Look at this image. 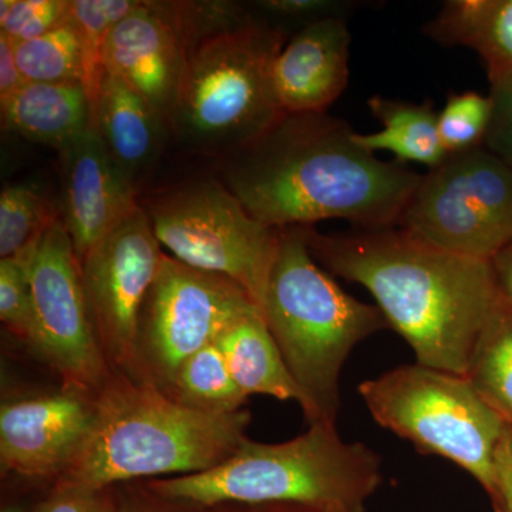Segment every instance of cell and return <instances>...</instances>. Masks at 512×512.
Wrapping results in <instances>:
<instances>
[{"mask_svg":"<svg viewBox=\"0 0 512 512\" xmlns=\"http://www.w3.org/2000/svg\"><path fill=\"white\" fill-rule=\"evenodd\" d=\"M308 245L329 274L369 291L416 363L466 376L500 305L493 262L451 254L397 227L326 235L311 227Z\"/></svg>","mask_w":512,"mask_h":512,"instance_id":"cell-2","label":"cell"},{"mask_svg":"<svg viewBox=\"0 0 512 512\" xmlns=\"http://www.w3.org/2000/svg\"><path fill=\"white\" fill-rule=\"evenodd\" d=\"M191 512H340L329 508L303 504L220 505L212 508H191Z\"/></svg>","mask_w":512,"mask_h":512,"instance_id":"cell-36","label":"cell"},{"mask_svg":"<svg viewBox=\"0 0 512 512\" xmlns=\"http://www.w3.org/2000/svg\"><path fill=\"white\" fill-rule=\"evenodd\" d=\"M33 336L30 348L63 386L96 396L111 376L87 306L82 268L62 218L37 245L30 269Z\"/></svg>","mask_w":512,"mask_h":512,"instance_id":"cell-11","label":"cell"},{"mask_svg":"<svg viewBox=\"0 0 512 512\" xmlns=\"http://www.w3.org/2000/svg\"><path fill=\"white\" fill-rule=\"evenodd\" d=\"M383 481L382 460L363 443H348L338 427L316 423L285 443L242 441L234 456L202 473L160 478L151 493L191 508L303 504L363 512Z\"/></svg>","mask_w":512,"mask_h":512,"instance_id":"cell-4","label":"cell"},{"mask_svg":"<svg viewBox=\"0 0 512 512\" xmlns=\"http://www.w3.org/2000/svg\"><path fill=\"white\" fill-rule=\"evenodd\" d=\"M164 256L150 217L138 204L80 262L94 332L111 372L130 370L138 316Z\"/></svg>","mask_w":512,"mask_h":512,"instance_id":"cell-12","label":"cell"},{"mask_svg":"<svg viewBox=\"0 0 512 512\" xmlns=\"http://www.w3.org/2000/svg\"><path fill=\"white\" fill-rule=\"evenodd\" d=\"M215 342L224 353L239 389L248 397L264 394L278 400H295L302 406L301 390L286 366L261 309H252L232 320Z\"/></svg>","mask_w":512,"mask_h":512,"instance_id":"cell-19","label":"cell"},{"mask_svg":"<svg viewBox=\"0 0 512 512\" xmlns=\"http://www.w3.org/2000/svg\"><path fill=\"white\" fill-rule=\"evenodd\" d=\"M93 417L94 396L73 387L8 400L0 407L2 470L59 480L89 436Z\"/></svg>","mask_w":512,"mask_h":512,"instance_id":"cell-13","label":"cell"},{"mask_svg":"<svg viewBox=\"0 0 512 512\" xmlns=\"http://www.w3.org/2000/svg\"><path fill=\"white\" fill-rule=\"evenodd\" d=\"M62 215L39 188L15 184L0 195V259L10 258L42 239Z\"/></svg>","mask_w":512,"mask_h":512,"instance_id":"cell-26","label":"cell"},{"mask_svg":"<svg viewBox=\"0 0 512 512\" xmlns=\"http://www.w3.org/2000/svg\"><path fill=\"white\" fill-rule=\"evenodd\" d=\"M2 512H23V510L18 505H9V507L3 508Z\"/></svg>","mask_w":512,"mask_h":512,"instance_id":"cell-38","label":"cell"},{"mask_svg":"<svg viewBox=\"0 0 512 512\" xmlns=\"http://www.w3.org/2000/svg\"><path fill=\"white\" fill-rule=\"evenodd\" d=\"M309 229H281L261 312L301 390L309 426H336L343 365L356 345L389 325L376 305L343 291L315 261Z\"/></svg>","mask_w":512,"mask_h":512,"instance_id":"cell-5","label":"cell"},{"mask_svg":"<svg viewBox=\"0 0 512 512\" xmlns=\"http://www.w3.org/2000/svg\"><path fill=\"white\" fill-rule=\"evenodd\" d=\"M252 309L259 308L237 282L165 255L141 306L126 376L167 393L188 357Z\"/></svg>","mask_w":512,"mask_h":512,"instance_id":"cell-10","label":"cell"},{"mask_svg":"<svg viewBox=\"0 0 512 512\" xmlns=\"http://www.w3.org/2000/svg\"><path fill=\"white\" fill-rule=\"evenodd\" d=\"M111 488L92 490L56 484L53 494L40 505L37 512H113Z\"/></svg>","mask_w":512,"mask_h":512,"instance_id":"cell-31","label":"cell"},{"mask_svg":"<svg viewBox=\"0 0 512 512\" xmlns=\"http://www.w3.org/2000/svg\"><path fill=\"white\" fill-rule=\"evenodd\" d=\"M249 423L247 409L200 412L113 372L94 396L89 436L56 484L103 490L138 478L202 473L234 456Z\"/></svg>","mask_w":512,"mask_h":512,"instance_id":"cell-3","label":"cell"},{"mask_svg":"<svg viewBox=\"0 0 512 512\" xmlns=\"http://www.w3.org/2000/svg\"><path fill=\"white\" fill-rule=\"evenodd\" d=\"M141 5V0H70V23L83 52V87L92 110L104 73V46L111 29Z\"/></svg>","mask_w":512,"mask_h":512,"instance_id":"cell-24","label":"cell"},{"mask_svg":"<svg viewBox=\"0 0 512 512\" xmlns=\"http://www.w3.org/2000/svg\"><path fill=\"white\" fill-rule=\"evenodd\" d=\"M187 47L173 2H141L126 19L111 29L104 46V69L170 120L181 79Z\"/></svg>","mask_w":512,"mask_h":512,"instance_id":"cell-14","label":"cell"},{"mask_svg":"<svg viewBox=\"0 0 512 512\" xmlns=\"http://www.w3.org/2000/svg\"><path fill=\"white\" fill-rule=\"evenodd\" d=\"M355 136L348 121L328 113H285L264 136L225 158V187L271 228L326 220L397 227L421 175L380 160Z\"/></svg>","mask_w":512,"mask_h":512,"instance_id":"cell-1","label":"cell"},{"mask_svg":"<svg viewBox=\"0 0 512 512\" xmlns=\"http://www.w3.org/2000/svg\"><path fill=\"white\" fill-rule=\"evenodd\" d=\"M161 247L183 264L237 282L261 309L281 229L261 224L218 181H197L144 207Z\"/></svg>","mask_w":512,"mask_h":512,"instance_id":"cell-8","label":"cell"},{"mask_svg":"<svg viewBox=\"0 0 512 512\" xmlns=\"http://www.w3.org/2000/svg\"><path fill=\"white\" fill-rule=\"evenodd\" d=\"M497 512H512V426L507 429L495 456V487L490 495Z\"/></svg>","mask_w":512,"mask_h":512,"instance_id":"cell-33","label":"cell"},{"mask_svg":"<svg viewBox=\"0 0 512 512\" xmlns=\"http://www.w3.org/2000/svg\"><path fill=\"white\" fill-rule=\"evenodd\" d=\"M25 84V77L16 62L13 42L0 33V106L12 99Z\"/></svg>","mask_w":512,"mask_h":512,"instance_id":"cell-34","label":"cell"},{"mask_svg":"<svg viewBox=\"0 0 512 512\" xmlns=\"http://www.w3.org/2000/svg\"><path fill=\"white\" fill-rule=\"evenodd\" d=\"M491 114L484 147L512 168V69H487Z\"/></svg>","mask_w":512,"mask_h":512,"instance_id":"cell-30","label":"cell"},{"mask_svg":"<svg viewBox=\"0 0 512 512\" xmlns=\"http://www.w3.org/2000/svg\"><path fill=\"white\" fill-rule=\"evenodd\" d=\"M39 242L10 258L0 259V319L13 335L28 345L33 336L30 269Z\"/></svg>","mask_w":512,"mask_h":512,"instance_id":"cell-28","label":"cell"},{"mask_svg":"<svg viewBox=\"0 0 512 512\" xmlns=\"http://www.w3.org/2000/svg\"><path fill=\"white\" fill-rule=\"evenodd\" d=\"M397 228L451 254L493 261L512 242V168L484 146L450 154L421 175Z\"/></svg>","mask_w":512,"mask_h":512,"instance_id":"cell-9","label":"cell"},{"mask_svg":"<svg viewBox=\"0 0 512 512\" xmlns=\"http://www.w3.org/2000/svg\"><path fill=\"white\" fill-rule=\"evenodd\" d=\"M165 394L185 407L215 414L239 412L248 400L229 372L217 342L188 357Z\"/></svg>","mask_w":512,"mask_h":512,"instance_id":"cell-22","label":"cell"},{"mask_svg":"<svg viewBox=\"0 0 512 512\" xmlns=\"http://www.w3.org/2000/svg\"><path fill=\"white\" fill-rule=\"evenodd\" d=\"M167 127L143 96L119 77L104 73L93 106V130L133 184L156 163Z\"/></svg>","mask_w":512,"mask_h":512,"instance_id":"cell-17","label":"cell"},{"mask_svg":"<svg viewBox=\"0 0 512 512\" xmlns=\"http://www.w3.org/2000/svg\"><path fill=\"white\" fill-rule=\"evenodd\" d=\"M70 22V0H2L0 33L13 43L47 35Z\"/></svg>","mask_w":512,"mask_h":512,"instance_id":"cell-29","label":"cell"},{"mask_svg":"<svg viewBox=\"0 0 512 512\" xmlns=\"http://www.w3.org/2000/svg\"><path fill=\"white\" fill-rule=\"evenodd\" d=\"M362 6L360 2H336V0H264L256 2V8L282 19L309 20V23L330 16H345L349 10Z\"/></svg>","mask_w":512,"mask_h":512,"instance_id":"cell-32","label":"cell"},{"mask_svg":"<svg viewBox=\"0 0 512 512\" xmlns=\"http://www.w3.org/2000/svg\"><path fill=\"white\" fill-rule=\"evenodd\" d=\"M491 262L501 305L512 309V242L500 254L495 255Z\"/></svg>","mask_w":512,"mask_h":512,"instance_id":"cell-37","label":"cell"},{"mask_svg":"<svg viewBox=\"0 0 512 512\" xmlns=\"http://www.w3.org/2000/svg\"><path fill=\"white\" fill-rule=\"evenodd\" d=\"M352 36L345 16L309 23L285 43L274 64V86L289 114L326 113L348 87Z\"/></svg>","mask_w":512,"mask_h":512,"instance_id":"cell-16","label":"cell"},{"mask_svg":"<svg viewBox=\"0 0 512 512\" xmlns=\"http://www.w3.org/2000/svg\"><path fill=\"white\" fill-rule=\"evenodd\" d=\"M180 504L171 503L144 487L141 493L113 494V512H181Z\"/></svg>","mask_w":512,"mask_h":512,"instance_id":"cell-35","label":"cell"},{"mask_svg":"<svg viewBox=\"0 0 512 512\" xmlns=\"http://www.w3.org/2000/svg\"><path fill=\"white\" fill-rule=\"evenodd\" d=\"M13 47L26 82L83 84L82 43L72 23Z\"/></svg>","mask_w":512,"mask_h":512,"instance_id":"cell-25","label":"cell"},{"mask_svg":"<svg viewBox=\"0 0 512 512\" xmlns=\"http://www.w3.org/2000/svg\"><path fill=\"white\" fill-rule=\"evenodd\" d=\"M466 377L512 426V309L501 302L478 339Z\"/></svg>","mask_w":512,"mask_h":512,"instance_id":"cell-23","label":"cell"},{"mask_svg":"<svg viewBox=\"0 0 512 512\" xmlns=\"http://www.w3.org/2000/svg\"><path fill=\"white\" fill-rule=\"evenodd\" d=\"M284 30L249 16L187 43L168 127L183 143L225 158L264 136L284 116L274 64Z\"/></svg>","mask_w":512,"mask_h":512,"instance_id":"cell-6","label":"cell"},{"mask_svg":"<svg viewBox=\"0 0 512 512\" xmlns=\"http://www.w3.org/2000/svg\"><path fill=\"white\" fill-rule=\"evenodd\" d=\"M367 106L382 128L369 134L356 131L360 147L370 153L389 151L399 163L426 165L430 170L446 161L448 153L441 143L439 113L430 100L417 104L373 96Z\"/></svg>","mask_w":512,"mask_h":512,"instance_id":"cell-21","label":"cell"},{"mask_svg":"<svg viewBox=\"0 0 512 512\" xmlns=\"http://www.w3.org/2000/svg\"><path fill=\"white\" fill-rule=\"evenodd\" d=\"M490 114V97L484 94H448L446 104L439 113L441 143L448 156L483 147Z\"/></svg>","mask_w":512,"mask_h":512,"instance_id":"cell-27","label":"cell"},{"mask_svg":"<svg viewBox=\"0 0 512 512\" xmlns=\"http://www.w3.org/2000/svg\"><path fill=\"white\" fill-rule=\"evenodd\" d=\"M57 153L62 180L60 215L82 262L93 245L137 207L136 187L93 127Z\"/></svg>","mask_w":512,"mask_h":512,"instance_id":"cell-15","label":"cell"},{"mask_svg":"<svg viewBox=\"0 0 512 512\" xmlns=\"http://www.w3.org/2000/svg\"><path fill=\"white\" fill-rule=\"evenodd\" d=\"M0 107L3 127L56 151L93 127L92 103L82 83L26 82Z\"/></svg>","mask_w":512,"mask_h":512,"instance_id":"cell-18","label":"cell"},{"mask_svg":"<svg viewBox=\"0 0 512 512\" xmlns=\"http://www.w3.org/2000/svg\"><path fill=\"white\" fill-rule=\"evenodd\" d=\"M359 393L380 426L420 453L453 461L493 494L507 423L466 376L414 363L365 380Z\"/></svg>","mask_w":512,"mask_h":512,"instance_id":"cell-7","label":"cell"},{"mask_svg":"<svg viewBox=\"0 0 512 512\" xmlns=\"http://www.w3.org/2000/svg\"><path fill=\"white\" fill-rule=\"evenodd\" d=\"M423 32L440 45L474 50L487 69H512V0H448Z\"/></svg>","mask_w":512,"mask_h":512,"instance_id":"cell-20","label":"cell"}]
</instances>
